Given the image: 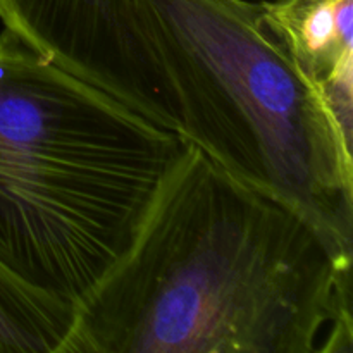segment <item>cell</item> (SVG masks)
Wrapping results in <instances>:
<instances>
[{
  "mask_svg": "<svg viewBox=\"0 0 353 353\" xmlns=\"http://www.w3.org/2000/svg\"><path fill=\"white\" fill-rule=\"evenodd\" d=\"M0 21L62 71L183 137L171 90L128 0H0Z\"/></svg>",
  "mask_w": 353,
  "mask_h": 353,
  "instance_id": "obj_4",
  "label": "cell"
},
{
  "mask_svg": "<svg viewBox=\"0 0 353 353\" xmlns=\"http://www.w3.org/2000/svg\"><path fill=\"white\" fill-rule=\"evenodd\" d=\"M188 141L0 33V264L76 307L130 252Z\"/></svg>",
  "mask_w": 353,
  "mask_h": 353,
  "instance_id": "obj_2",
  "label": "cell"
},
{
  "mask_svg": "<svg viewBox=\"0 0 353 353\" xmlns=\"http://www.w3.org/2000/svg\"><path fill=\"white\" fill-rule=\"evenodd\" d=\"M181 133L353 257V140L248 0H128Z\"/></svg>",
  "mask_w": 353,
  "mask_h": 353,
  "instance_id": "obj_3",
  "label": "cell"
},
{
  "mask_svg": "<svg viewBox=\"0 0 353 353\" xmlns=\"http://www.w3.org/2000/svg\"><path fill=\"white\" fill-rule=\"evenodd\" d=\"M262 10L353 140V0H272Z\"/></svg>",
  "mask_w": 353,
  "mask_h": 353,
  "instance_id": "obj_5",
  "label": "cell"
},
{
  "mask_svg": "<svg viewBox=\"0 0 353 353\" xmlns=\"http://www.w3.org/2000/svg\"><path fill=\"white\" fill-rule=\"evenodd\" d=\"M352 259L188 143L61 353H353Z\"/></svg>",
  "mask_w": 353,
  "mask_h": 353,
  "instance_id": "obj_1",
  "label": "cell"
},
{
  "mask_svg": "<svg viewBox=\"0 0 353 353\" xmlns=\"http://www.w3.org/2000/svg\"><path fill=\"white\" fill-rule=\"evenodd\" d=\"M74 319V307L30 288L0 264V353H61Z\"/></svg>",
  "mask_w": 353,
  "mask_h": 353,
  "instance_id": "obj_6",
  "label": "cell"
}]
</instances>
